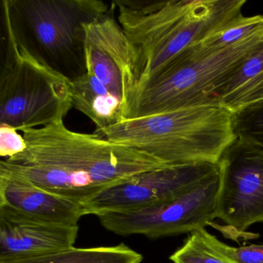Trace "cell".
<instances>
[{"label":"cell","instance_id":"6da1fadb","mask_svg":"<svg viewBox=\"0 0 263 263\" xmlns=\"http://www.w3.org/2000/svg\"><path fill=\"white\" fill-rule=\"evenodd\" d=\"M21 133L25 150L1 161L0 167L44 190L82 204L101 191L134 175L168 167L135 147L96 134L73 132L64 121Z\"/></svg>","mask_w":263,"mask_h":263},{"label":"cell","instance_id":"7a4b0ae2","mask_svg":"<svg viewBox=\"0 0 263 263\" xmlns=\"http://www.w3.org/2000/svg\"><path fill=\"white\" fill-rule=\"evenodd\" d=\"M246 3V0L115 1L118 22L139 55L138 93L181 52L242 18L241 10Z\"/></svg>","mask_w":263,"mask_h":263},{"label":"cell","instance_id":"3957f363","mask_svg":"<svg viewBox=\"0 0 263 263\" xmlns=\"http://www.w3.org/2000/svg\"><path fill=\"white\" fill-rule=\"evenodd\" d=\"M234 117L221 104H207L129 118L95 134L167 166L218 164L237 137Z\"/></svg>","mask_w":263,"mask_h":263},{"label":"cell","instance_id":"277c9868","mask_svg":"<svg viewBox=\"0 0 263 263\" xmlns=\"http://www.w3.org/2000/svg\"><path fill=\"white\" fill-rule=\"evenodd\" d=\"M9 0L3 2L6 55L0 77V124L19 132L64 121L73 107L71 79L18 36Z\"/></svg>","mask_w":263,"mask_h":263},{"label":"cell","instance_id":"5b68a950","mask_svg":"<svg viewBox=\"0 0 263 263\" xmlns=\"http://www.w3.org/2000/svg\"><path fill=\"white\" fill-rule=\"evenodd\" d=\"M262 41L259 34L224 48L198 44L186 49L143 86L130 118L220 104L223 87Z\"/></svg>","mask_w":263,"mask_h":263},{"label":"cell","instance_id":"8992f818","mask_svg":"<svg viewBox=\"0 0 263 263\" xmlns=\"http://www.w3.org/2000/svg\"><path fill=\"white\" fill-rule=\"evenodd\" d=\"M219 168V167H218ZM219 170L205 181L169 201L138 210L97 215L103 227L119 235L159 238L192 233L217 218Z\"/></svg>","mask_w":263,"mask_h":263},{"label":"cell","instance_id":"52a82bcc","mask_svg":"<svg viewBox=\"0 0 263 263\" xmlns=\"http://www.w3.org/2000/svg\"><path fill=\"white\" fill-rule=\"evenodd\" d=\"M83 28L85 71L96 77L121 101L129 119L139 84L138 50L108 13L84 23Z\"/></svg>","mask_w":263,"mask_h":263},{"label":"cell","instance_id":"ba28073f","mask_svg":"<svg viewBox=\"0 0 263 263\" xmlns=\"http://www.w3.org/2000/svg\"><path fill=\"white\" fill-rule=\"evenodd\" d=\"M218 167L217 218L238 232L263 223V147L237 134Z\"/></svg>","mask_w":263,"mask_h":263},{"label":"cell","instance_id":"9c48e42d","mask_svg":"<svg viewBox=\"0 0 263 263\" xmlns=\"http://www.w3.org/2000/svg\"><path fill=\"white\" fill-rule=\"evenodd\" d=\"M218 164L168 166L134 175L83 204L86 215L138 210L176 198L218 173Z\"/></svg>","mask_w":263,"mask_h":263},{"label":"cell","instance_id":"30bf717a","mask_svg":"<svg viewBox=\"0 0 263 263\" xmlns=\"http://www.w3.org/2000/svg\"><path fill=\"white\" fill-rule=\"evenodd\" d=\"M41 48L53 58L83 51L84 23L108 13L98 0L10 1Z\"/></svg>","mask_w":263,"mask_h":263},{"label":"cell","instance_id":"8fae6325","mask_svg":"<svg viewBox=\"0 0 263 263\" xmlns=\"http://www.w3.org/2000/svg\"><path fill=\"white\" fill-rule=\"evenodd\" d=\"M78 231V226L50 224L0 209V261L70 249Z\"/></svg>","mask_w":263,"mask_h":263},{"label":"cell","instance_id":"7c38bea8","mask_svg":"<svg viewBox=\"0 0 263 263\" xmlns=\"http://www.w3.org/2000/svg\"><path fill=\"white\" fill-rule=\"evenodd\" d=\"M0 209L50 224L78 226L84 205L44 190L0 167Z\"/></svg>","mask_w":263,"mask_h":263},{"label":"cell","instance_id":"4fadbf2b","mask_svg":"<svg viewBox=\"0 0 263 263\" xmlns=\"http://www.w3.org/2000/svg\"><path fill=\"white\" fill-rule=\"evenodd\" d=\"M71 95L73 107L95 123L96 132L127 119L121 101L91 73L85 71L71 79Z\"/></svg>","mask_w":263,"mask_h":263},{"label":"cell","instance_id":"5bb4252c","mask_svg":"<svg viewBox=\"0 0 263 263\" xmlns=\"http://www.w3.org/2000/svg\"><path fill=\"white\" fill-rule=\"evenodd\" d=\"M143 255L124 243L114 246L70 248L0 263H141Z\"/></svg>","mask_w":263,"mask_h":263},{"label":"cell","instance_id":"9a60e30c","mask_svg":"<svg viewBox=\"0 0 263 263\" xmlns=\"http://www.w3.org/2000/svg\"><path fill=\"white\" fill-rule=\"evenodd\" d=\"M263 85V41L238 67L219 93L221 105L230 110ZM233 112V111H232Z\"/></svg>","mask_w":263,"mask_h":263},{"label":"cell","instance_id":"2e32d148","mask_svg":"<svg viewBox=\"0 0 263 263\" xmlns=\"http://www.w3.org/2000/svg\"><path fill=\"white\" fill-rule=\"evenodd\" d=\"M224 246L204 228L192 232L169 258L173 263H238L226 252Z\"/></svg>","mask_w":263,"mask_h":263},{"label":"cell","instance_id":"e0dca14e","mask_svg":"<svg viewBox=\"0 0 263 263\" xmlns=\"http://www.w3.org/2000/svg\"><path fill=\"white\" fill-rule=\"evenodd\" d=\"M263 34V15L246 17L228 28L208 37L200 44L214 48H224Z\"/></svg>","mask_w":263,"mask_h":263},{"label":"cell","instance_id":"ac0fdd59","mask_svg":"<svg viewBox=\"0 0 263 263\" xmlns=\"http://www.w3.org/2000/svg\"><path fill=\"white\" fill-rule=\"evenodd\" d=\"M26 141L22 133L8 125L0 124V155L6 159L24 152Z\"/></svg>","mask_w":263,"mask_h":263},{"label":"cell","instance_id":"d6986e66","mask_svg":"<svg viewBox=\"0 0 263 263\" xmlns=\"http://www.w3.org/2000/svg\"><path fill=\"white\" fill-rule=\"evenodd\" d=\"M224 250L238 263H263V244L233 247L224 243Z\"/></svg>","mask_w":263,"mask_h":263},{"label":"cell","instance_id":"ffe728a7","mask_svg":"<svg viewBox=\"0 0 263 263\" xmlns=\"http://www.w3.org/2000/svg\"><path fill=\"white\" fill-rule=\"evenodd\" d=\"M263 103V85L260 86L258 88L249 93L244 99L241 100L239 103L234 107V114L238 113L240 110H244L247 107L256 105Z\"/></svg>","mask_w":263,"mask_h":263},{"label":"cell","instance_id":"44dd1931","mask_svg":"<svg viewBox=\"0 0 263 263\" xmlns=\"http://www.w3.org/2000/svg\"><path fill=\"white\" fill-rule=\"evenodd\" d=\"M246 117L250 125L263 124V103L249 107L246 110Z\"/></svg>","mask_w":263,"mask_h":263}]
</instances>
